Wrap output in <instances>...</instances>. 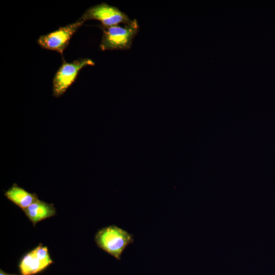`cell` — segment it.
I'll use <instances>...</instances> for the list:
<instances>
[{"mask_svg": "<svg viewBox=\"0 0 275 275\" xmlns=\"http://www.w3.org/2000/svg\"><path fill=\"white\" fill-rule=\"evenodd\" d=\"M84 22V21L79 18L74 23L41 36L37 43L44 49L55 51L62 55L73 35Z\"/></svg>", "mask_w": 275, "mask_h": 275, "instance_id": "5b68a950", "label": "cell"}, {"mask_svg": "<svg viewBox=\"0 0 275 275\" xmlns=\"http://www.w3.org/2000/svg\"><path fill=\"white\" fill-rule=\"evenodd\" d=\"M53 263L47 247L40 243L22 257L18 268L21 275H34L42 272Z\"/></svg>", "mask_w": 275, "mask_h": 275, "instance_id": "8992f818", "label": "cell"}, {"mask_svg": "<svg viewBox=\"0 0 275 275\" xmlns=\"http://www.w3.org/2000/svg\"><path fill=\"white\" fill-rule=\"evenodd\" d=\"M95 63L88 58H81L72 62L63 60L52 80V94L55 97L63 95L75 80L80 70L87 66H93Z\"/></svg>", "mask_w": 275, "mask_h": 275, "instance_id": "3957f363", "label": "cell"}, {"mask_svg": "<svg viewBox=\"0 0 275 275\" xmlns=\"http://www.w3.org/2000/svg\"><path fill=\"white\" fill-rule=\"evenodd\" d=\"M30 221L35 226L43 219L51 217L56 213L53 205L38 199L30 206L23 210Z\"/></svg>", "mask_w": 275, "mask_h": 275, "instance_id": "52a82bcc", "label": "cell"}, {"mask_svg": "<svg viewBox=\"0 0 275 275\" xmlns=\"http://www.w3.org/2000/svg\"><path fill=\"white\" fill-rule=\"evenodd\" d=\"M100 28L102 35L99 47L102 51L113 50H128L139 31V24L136 19L123 26L116 25Z\"/></svg>", "mask_w": 275, "mask_h": 275, "instance_id": "6da1fadb", "label": "cell"}, {"mask_svg": "<svg viewBox=\"0 0 275 275\" xmlns=\"http://www.w3.org/2000/svg\"><path fill=\"white\" fill-rule=\"evenodd\" d=\"M6 198L22 210L26 209L38 199L35 193H31L16 184L5 193Z\"/></svg>", "mask_w": 275, "mask_h": 275, "instance_id": "ba28073f", "label": "cell"}, {"mask_svg": "<svg viewBox=\"0 0 275 275\" xmlns=\"http://www.w3.org/2000/svg\"><path fill=\"white\" fill-rule=\"evenodd\" d=\"M85 22L89 20H97L104 26H111L130 23L128 15L118 8L102 3L88 8L80 18Z\"/></svg>", "mask_w": 275, "mask_h": 275, "instance_id": "277c9868", "label": "cell"}, {"mask_svg": "<svg viewBox=\"0 0 275 275\" xmlns=\"http://www.w3.org/2000/svg\"><path fill=\"white\" fill-rule=\"evenodd\" d=\"M0 275H17L16 274H9L8 273L5 271H4L2 269H1L0 270Z\"/></svg>", "mask_w": 275, "mask_h": 275, "instance_id": "9c48e42d", "label": "cell"}, {"mask_svg": "<svg viewBox=\"0 0 275 275\" xmlns=\"http://www.w3.org/2000/svg\"><path fill=\"white\" fill-rule=\"evenodd\" d=\"M95 241L100 249L120 260L126 248L134 242L133 235L116 225L99 229L95 234Z\"/></svg>", "mask_w": 275, "mask_h": 275, "instance_id": "7a4b0ae2", "label": "cell"}]
</instances>
